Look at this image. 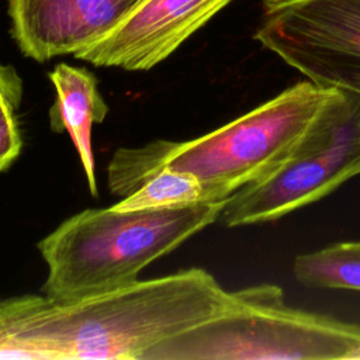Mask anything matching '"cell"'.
Wrapping results in <instances>:
<instances>
[{
	"instance_id": "cell-3",
	"label": "cell",
	"mask_w": 360,
	"mask_h": 360,
	"mask_svg": "<svg viewBox=\"0 0 360 360\" xmlns=\"http://www.w3.org/2000/svg\"><path fill=\"white\" fill-rule=\"evenodd\" d=\"M226 202L90 208L72 215L38 243L48 267L42 291L72 301L132 284L148 264L217 221Z\"/></svg>"
},
{
	"instance_id": "cell-10",
	"label": "cell",
	"mask_w": 360,
	"mask_h": 360,
	"mask_svg": "<svg viewBox=\"0 0 360 360\" xmlns=\"http://www.w3.org/2000/svg\"><path fill=\"white\" fill-rule=\"evenodd\" d=\"M292 271L305 287L360 291V242H338L298 255Z\"/></svg>"
},
{
	"instance_id": "cell-8",
	"label": "cell",
	"mask_w": 360,
	"mask_h": 360,
	"mask_svg": "<svg viewBox=\"0 0 360 360\" xmlns=\"http://www.w3.org/2000/svg\"><path fill=\"white\" fill-rule=\"evenodd\" d=\"M146 0H7L11 35L37 62L77 53L122 24Z\"/></svg>"
},
{
	"instance_id": "cell-7",
	"label": "cell",
	"mask_w": 360,
	"mask_h": 360,
	"mask_svg": "<svg viewBox=\"0 0 360 360\" xmlns=\"http://www.w3.org/2000/svg\"><path fill=\"white\" fill-rule=\"evenodd\" d=\"M232 0H146L100 41L75 53L96 66L149 70Z\"/></svg>"
},
{
	"instance_id": "cell-12",
	"label": "cell",
	"mask_w": 360,
	"mask_h": 360,
	"mask_svg": "<svg viewBox=\"0 0 360 360\" xmlns=\"http://www.w3.org/2000/svg\"><path fill=\"white\" fill-rule=\"evenodd\" d=\"M17 107L0 96V172L6 170L20 155L22 141L15 121Z\"/></svg>"
},
{
	"instance_id": "cell-1",
	"label": "cell",
	"mask_w": 360,
	"mask_h": 360,
	"mask_svg": "<svg viewBox=\"0 0 360 360\" xmlns=\"http://www.w3.org/2000/svg\"><path fill=\"white\" fill-rule=\"evenodd\" d=\"M226 291L193 267L72 301H0V359L142 360L156 345L215 315Z\"/></svg>"
},
{
	"instance_id": "cell-13",
	"label": "cell",
	"mask_w": 360,
	"mask_h": 360,
	"mask_svg": "<svg viewBox=\"0 0 360 360\" xmlns=\"http://www.w3.org/2000/svg\"><path fill=\"white\" fill-rule=\"evenodd\" d=\"M0 96L7 97L17 108L22 98V80L10 65L0 63Z\"/></svg>"
},
{
	"instance_id": "cell-9",
	"label": "cell",
	"mask_w": 360,
	"mask_h": 360,
	"mask_svg": "<svg viewBox=\"0 0 360 360\" xmlns=\"http://www.w3.org/2000/svg\"><path fill=\"white\" fill-rule=\"evenodd\" d=\"M56 98L49 111L51 128L55 132L66 131L77 150L89 191L97 195L94 155L91 148V127L104 121L108 112L97 80L91 72L59 63L49 73Z\"/></svg>"
},
{
	"instance_id": "cell-11",
	"label": "cell",
	"mask_w": 360,
	"mask_h": 360,
	"mask_svg": "<svg viewBox=\"0 0 360 360\" xmlns=\"http://www.w3.org/2000/svg\"><path fill=\"white\" fill-rule=\"evenodd\" d=\"M214 201L205 186L191 173L162 167L149 174L131 194L112 207L120 211L183 207Z\"/></svg>"
},
{
	"instance_id": "cell-6",
	"label": "cell",
	"mask_w": 360,
	"mask_h": 360,
	"mask_svg": "<svg viewBox=\"0 0 360 360\" xmlns=\"http://www.w3.org/2000/svg\"><path fill=\"white\" fill-rule=\"evenodd\" d=\"M255 39L307 80L360 94V0H263Z\"/></svg>"
},
{
	"instance_id": "cell-5",
	"label": "cell",
	"mask_w": 360,
	"mask_h": 360,
	"mask_svg": "<svg viewBox=\"0 0 360 360\" xmlns=\"http://www.w3.org/2000/svg\"><path fill=\"white\" fill-rule=\"evenodd\" d=\"M360 174V94L335 90L292 150L269 176L236 191L221 217L228 226L276 221Z\"/></svg>"
},
{
	"instance_id": "cell-2",
	"label": "cell",
	"mask_w": 360,
	"mask_h": 360,
	"mask_svg": "<svg viewBox=\"0 0 360 360\" xmlns=\"http://www.w3.org/2000/svg\"><path fill=\"white\" fill-rule=\"evenodd\" d=\"M333 91L302 80L195 139L118 148L107 166L110 191L127 197L153 172L173 167L194 174L214 201H228L290 158Z\"/></svg>"
},
{
	"instance_id": "cell-4",
	"label": "cell",
	"mask_w": 360,
	"mask_h": 360,
	"mask_svg": "<svg viewBox=\"0 0 360 360\" xmlns=\"http://www.w3.org/2000/svg\"><path fill=\"white\" fill-rule=\"evenodd\" d=\"M142 360H360V326L290 307L280 287L257 284L229 291L215 315Z\"/></svg>"
}]
</instances>
